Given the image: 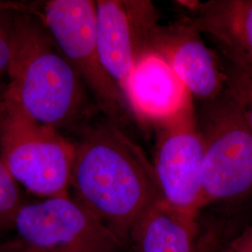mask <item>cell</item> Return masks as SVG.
I'll return each instance as SVG.
<instances>
[{
	"mask_svg": "<svg viewBox=\"0 0 252 252\" xmlns=\"http://www.w3.org/2000/svg\"><path fill=\"white\" fill-rule=\"evenodd\" d=\"M0 252H39L27 245L23 247H4L0 248Z\"/></svg>",
	"mask_w": 252,
	"mask_h": 252,
	"instance_id": "obj_17",
	"label": "cell"
},
{
	"mask_svg": "<svg viewBox=\"0 0 252 252\" xmlns=\"http://www.w3.org/2000/svg\"><path fill=\"white\" fill-rule=\"evenodd\" d=\"M200 131L205 156L199 209L249 194L252 191V132L228 89L208 102Z\"/></svg>",
	"mask_w": 252,
	"mask_h": 252,
	"instance_id": "obj_4",
	"label": "cell"
},
{
	"mask_svg": "<svg viewBox=\"0 0 252 252\" xmlns=\"http://www.w3.org/2000/svg\"><path fill=\"white\" fill-rule=\"evenodd\" d=\"M1 116L0 158L14 180L45 198L68 194L74 144L5 101Z\"/></svg>",
	"mask_w": 252,
	"mask_h": 252,
	"instance_id": "obj_3",
	"label": "cell"
},
{
	"mask_svg": "<svg viewBox=\"0 0 252 252\" xmlns=\"http://www.w3.org/2000/svg\"><path fill=\"white\" fill-rule=\"evenodd\" d=\"M43 23L100 108L112 120L121 121L129 116L131 111L122 91L108 76L100 59L95 1H49Z\"/></svg>",
	"mask_w": 252,
	"mask_h": 252,
	"instance_id": "obj_5",
	"label": "cell"
},
{
	"mask_svg": "<svg viewBox=\"0 0 252 252\" xmlns=\"http://www.w3.org/2000/svg\"><path fill=\"white\" fill-rule=\"evenodd\" d=\"M74 146L71 187L77 199L126 239L162 199L153 163L111 123L92 126Z\"/></svg>",
	"mask_w": 252,
	"mask_h": 252,
	"instance_id": "obj_1",
	"label": "cell"
},
{
	"mask_svg": "<svg viewBox=\"0 0 252 252\" xmlns=\"http://www.w3.org/2000/svg\"><path fill=\"white\" fill-rule=\"evenodd\" d=\"M123 94L131 113L158 128L193 108L189 91L168 63L153 50L138 60Z\"/></svg>",
	"mask_w": 252,
	"mask_h": 252,
	"instance_id": "obj_10",
	"label": "cell"
},
{
	"mask_svg": "<svg viewBox=\"0 0 252 252\" xmlns=\"http://www.w3.org/2000/svg\"><path fill=\"white\" fill-rule=\"evenodd\" d=\"M187 22L209 36L232 65L252 69V0L188 2Z\"/></svg>",
	"mask_w": 252,
	"mask_h": 252,
	"instance_id": "obj_11",
	"label": "cell"
},
{
	"mask_svg": "<svg viewBox=\"0 0 252 252\" xmlns=\"http://www.w3.org/2000/svg\"><path fill=\"white\" fill-rule=\"evenodd\" d=\"M229 252H252V227L234 242Z\"/></svg>",
	"mask_w": 252,
	"mask_h": 252,
	"instance_id": "obj_16",
	"label": "cell"
},
{
	"mask_svg": "<svg viewBox=\"0 0 252 252\" xmlns=\"http://www.w3.org/2000/svg\"><path fill=\"white\" fill-rule=\"evenodd\" d=\"M196 215L160 200L141 219L132 234L139 252H193Z\"/></svg>",
	"mask_w": 252,
	"mask_h": 252,
	"instance_id": "obj_12",
	"label": "cell"
},
{
	"mask_svg": "<svg viewBox=\"0 0 252 252\" xmlns=\"http://www.w3.org/2000/svg\"><path fill=\"white\" fill-rule=\"evenodd\" d=\"M159 129L153 164L162 199L197 214L205 146L193 108Z\"/></svg>",
	"mask_w": 252,
	"mask_h": 252,
	"instance_id": "obj_8",
	"label": "cell"
},
{
	"mask_svg": "<svg viewBox=\"0 0 252 252\" xmlns=\"http://www.w3.org/2000/svg\"><path fill=\"white\" fill-rule=\"evenodd\" d=\"M10 54L11 47L9 27L4 24L0 12V73L8 70Z\"/></svg>",
	"mask_w": 252,
	"mask_h": 252,
	"instance_id": "obj_15",
	"label": "cell"
},
{
	"mask_svg": "<svg viewBox=\"0 0 252 252\" xmlns=\"http://www.w3.org/2000/svg\"><path fill=\"white\" fill-rule=\"evenodd\" d=\"M13 227L39 252H119L122 240L78 199L60 195L23 205Z\"/></svg>",
	"mask_w": 252,
	"mask_h": 252,
	"instance_id": "obj_6",
	"label": "cell"
},
{
	"mask_svg": "<svg viewBox=\"0 0 252 252\" xmlns=\"http://www.w3.org/2000/svg\"><path fill=\"white\" fill-rule=\"evenodd\" d=\"M235 67H236V66H235ZM237 68H238V67H237ZM239 69H241V70H243V71H245L247 74H249L252 78V69H242V68H239Z\"/></svg>",
	"mask_w": 252,
	"mask_h": 252,
	"instance_id": "obj_18",
	"label": "cell"
},
{
	"mask_svg": "<svg viewBox=\"0 0 252 252\" xmlns=\"http://www.w3.org/2000/svg\"><path fill=\"white\" fill-rule=\"evenodd\" d=\"M11 54L5 102L57 131L84 111L87 88L63 56L45 24L16 15L9 27Z\"/></svg>",
	"mask_w": 252,
	"mask_h": 252,
	"instance_id": "obj_2",
	"label": "cell"
},
{
	"mask_svg": "<svg viewBox=\"0 0 252 252\" xmlns=\"http://www.w3.org/2000/svg\"><path fill=\"white\" fill-rule=\"evenodd\" d=\"M200 34L187 21L159 27L151 50L168 63L191 96L211 102L225 92L228 75Z\"/></svg>",
	"mask_w": 252,
	"mask_h": 252,
	"instance_id": "obj_9",
	"label": "cell"
},
{
	"mask_svg": "<svg viewBox=\"0 0 252 252\" xmlns=\"http://www.w3.org/2000/svg\"><path fill=\"white\" fill-rule=\"evenodd\" d=\"M3 108H4V103L2 105H0V113H2L3 111Z\"/></svg>",
	"mask_w": 252,
	"mask_h": 252,
	"instance_id": "obj_19",
	"label": "cell"
},
{
	"mask_svg": "<svg viewBox=\"0 0 252 252\" xmlns=\"http://www.w3.org/2000/svg\"><path fill=\"white\" fill-rule=\"evenodd\" d=\"M95 23L101 62L123 93L135 64L152 48L160 27L157 10L146 0H98Z\"/></svg>",
	"mask_w": 252,
	"mask_h": 252,
	"instance_id": "obj_7",
	"label": "cell"
},
{
	"mask_svg": "<svg viewBox=\"0 0 252 252\" xmlns=\"http://www.w3.org/2000/svg\"><path fill=\"white\" fill-rule=\"evenodd\" d=\"M23 205L18 182L0 158V227L13 225L14 218Z\"/></svg>",
	"mask_w": 252,
	"mask_h": 252,
	"instance_id": "obj_13",
	"label": "cell"
},
{
	"mask_svg": "<svg viewBox=\"0 0 252 252\" xmlns=\"http://www.w3.org/2000/svg\"><path fill=\"white\" fill-rule=\"evenodd\" d=\"M227 75V89L240 105L252 132V78L232 64Z\"/></svg>",
	"mask_w": 252,
	"mask_h": 252,
	"instance_id": "obj_14",
	"label": "cell"
}]
</instances>
